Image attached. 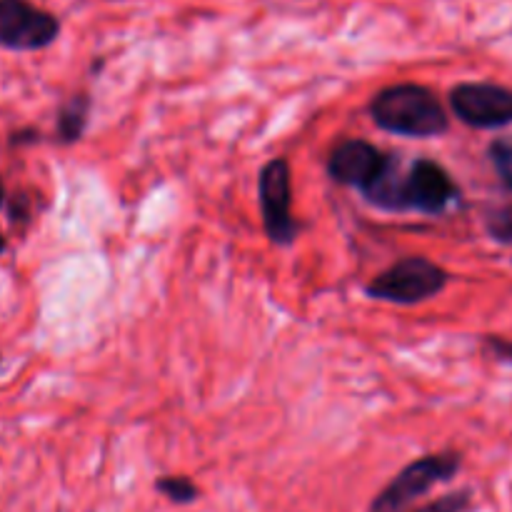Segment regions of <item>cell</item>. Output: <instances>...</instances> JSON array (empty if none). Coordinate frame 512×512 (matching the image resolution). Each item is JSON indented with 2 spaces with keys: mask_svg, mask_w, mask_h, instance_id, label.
Segmentation results:
<instances>
[{
  "mask_svg": "<svg viewBox=\"0 0 512 512\" xmlns=\"http://www.w3.org/2000/svg\"><path fill=\"white\" fill-rule=\"evenodd\" d=\"M370 118L378 128L405 138H438L450 128L438 95L418 83H398L380 90L370 100Z\"/></svg>",
  "mask_w": 512,
  "mask_h": 512,
  "instance_id": "1",
  "label": "cell"
},
{
  "mask_svg": "<svg viewBox=\"0 0 512 512\" xmlns=\"http://www.w3.org/2000/svg\"><path fill=\"white\" fill-rule=\"evenodd\" d=\"M460 465H463V458L458 453H433L413 460L375 495L368 512H405L435 485L453 480Z\"/></svg>",
  "mask_w": 512,
  "mask_h": 512,
  "instance_id": "2",
  "label": "cell"
},
{
  "mask_svg": "<svg viewBox=\"0 0 512 512\" xmlns=\"http://www.w3.org/2000/svg\"><path fill=\"white\" fill-rule=\"evenodd\" d=\"M445 285H448V273L440 265L423 255H410L375 275L365 293L375 300H385V303L418 305L443 293Z\"/></svg>",
  "mask_w": 512,
  "mask_h": 512,
  "instance_id": "3",
  "label": "cell"
},
{
  "mask_svg": "<svg viewBox=\"0 0 512 512\" xmlns=\"http://www.w3.org/2000/svg\"><path fill=\"white\" fill-rule=\"evenodd\" d=\"M60 20L30 0H0V48L13 53H35L53 45Z\"/></svg>",
  "mask_w": 512,
  "mask_h": 512,
  "instance_id": "4",
  "label": "cell"
},
{
  "mask_svg": "<svg viewBox=\"0 0 512 512\" xmlns=\"http://www.w3.org/2000/svg\"><path fill=\"white\" fill-rule=\"evenodd\" d=\"M460 198V188L448 170L430 158H418L400 180V213L420 210L425 215H440Z\"/></svg>",
  "mask_w": 512,
  "mask_h": 512,
  "instance_id": "5",
  "label": "cell"
},
{
  "mask_svg": "<svg viewBox=\"0 0 512 512\" xmlns=\"http://www.w3.org/2000/svg\"><path fill=\"white\" fill-rule=\"evenodd\" d=\"M260 213L268 238L275 245H290L298 235L290 205H293V183H290V165L285 158H273L263 165L258 178Z\"/></svg>",
  "mask_w": 512,
  "mask_h": 512,
  "instance_id": "6",
  "label": "cell"
},
{
  "mask_svg": "<svg viewBox=\"0 0 512 512\" xmlns=\"http://www.w3.org/2000/svg\"><path fill=\"white\" fill-rule=\"evenodd\" d=\"M450 108L470 128H505L512 123V90L498 83H458L450 90Z\"/></svg>",
  "mask_w": 512,
  "mask_h": 512,
  "instance_id": "7",
  "label": "cell"
},
{
  "mask_svg": "<svg viewBox=\"0 0 512 512\" xmlns=\"http://www.w3.org/2000/svg\"><path fill=\"white\" fill-rule=\"evenodd\" d=\"M388 163V155L375 148L368 140H340L328 158V173L335 183L350 185V188H368L380 170Z\"/></svg>",
  "mask_w": 512,
  "mask_h": 512,
  "instance_id": "8",
  "label": "cell"
},
{
  "mask_svg": "<svg viewBox=\"0 0 512 512\" xmlns=\"http://www.w3.org/2000/svg\"><path fill=\"white\" fill-rule=\"evenodd\" d=\"M90 115V98L88 95H73L68 103L60 105L58 110V138L63 143H75L85 133Z\"/></svg>",
  "mask_w": 512,
  "mask_h": 512,
  "instance_id": "9",
  "label": "cell"
},
{
  "mask_svg": "<svg viewBox=\"0 0 512 512\" xmlns=\"http://www.w3.org/2000/svg\"><path fill=\"white\" fill-rule=\"evenodd\" d=\"M155 490L175 505H190L198 500V485L183 475H165V478L155 480Z\"/></svg>",
  "mask_w": 512,
  "mask_h": 512,
  "instance_id": "10",
  "label": "cell"
},
{
  "mask_svg": "<svg viewBox=\"0 0 512 512\" xmlns=\"http://www.w3.org/2000/svg\"><path fill=\"white\" fill-rule=\"evenodd\" d=\"M488 158L498 173L500 183L512 193V135L495 138L488 148Z\"/></svg>",
  "mask_w": 512,
  "mask_h": 512,
  "instance_id": "11",
  "label": "cell"
},
{
  "mask_svg": "<svg viewBox=\"0 0 512 512\" xmlns=\"http://www.w3.org/2000/svg\"><path fill=\"white\" fill-rule=\"evenodd\" d=\"M485 230L500 245H512V205H503L485 215Z\"/></svg>",
  "mask_w": 512,
  "mask_h": 512,
  "instance_id": "12",
  "label": "cell"
},
{
  "mask_svg": "<svg viewBox=\"0 0 512 512\" xmlns=\"http://www.w3.org/2000/svg\"><path fill=\"white\" fill-rule=\"evenodd\" d=\"M470 508V490H460V493L443 495V498L433 500V503L423 505V508L413 512H465Z\"/></svg>",
  "mask_w": 512,
  "mask_h": 512,
  "instance_id": "13",
  "label": "cell"
},
{
  "mask_svg": "<svg viewBox=\"0 0 512 512\" xmlns=\"http://www.w3.org/2000/svg\"><path fill=\"white\" fill-rule=\"evenodd\" d=\"M485 348H488L490 353H493L498 360L512 363V343H510V340L495 338V335H490V338H485Z\"/></svg>",
  "mask_w": 512,
  "mask_h": 512,
  "instance_id": "14",
  "label": "cell"
},
{
  "mask_svg": "<svg viewBox=\"0 0 512 512\" xmlns=\"http://www.w3.org/2000/svg\"><path fill=\"white\" fill-rule=\"evenodd\" d=\"M5 205V188H3V180H0V208Z\"/></svg>",
  "mask_w": 512,
  "mask_h": 512,
  "instance_id": "15",
  "label": "cell"
},
{
  "mask_svg": "<svg viewBox=\"0 0 512 512\" xmlns=\"http://www.w3.org/2000/svg\"><path fill=\"white\" fill-rule=\"evenodd\" d=\"M5 248H8V243H5V238L0 235V253H5Z\"/></svg>",
  "mask_w": 512,
  "mask_h": 512,
  "instance_id": "16",
  "label": "cell"
}]
</instances>
